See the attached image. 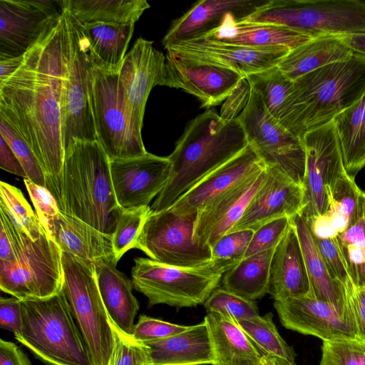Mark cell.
<instances>
[{"label": "cell", "mask_w": 365, "mask_h": 365, "mask_svg": "<svg viewBox=\"0 0 365 365\" xmlns=\"http://www.w3.org/2000/svg\"><path fill=\"white\" fill-rule=\"evenodd\" d=\"M68 34L65 16L51 25L25 54L21 67L0 83V114L19 130L40 162L46 185L64 160L63 86Z\"/></svg>", "instance_id": "1"}, {"label": "cell", "mask_w": 365, "mask_h": 365, "mask_svg": "<svg viewBox=\"0 0 365 365\" xmlns=\"http://www.w3.org/2000/svg\"><path fill=\"white\" fill-rule=\"evenodd\" d=\"M46 188L60 212L113 235L123 209L115 195L110 160L98 140L75 141L65 151L59 177Z\"/></svg>", "instance_id": "2"}, {"label": "cell", "mask_w": 365, "mask_h": 365, "mask_svg": "<svg viewBox=\"0 0 365 365\" xmlns=\"http://www.w3.org/2000/svg\"><path fill=\"white\" fill-rule=\"evenodd\" d=\"M248 145L237 119L223 120L207 109L187 125L172 153L169 178L150 207L152 212L170 207L207 174L227 162Z\"/></svg>", "instance_id": "3"}, {"label": "cell", "mask_w": 365, "mask_h": 365, "mask_svg": "<svg viewBox=\"0 0 365 365\" xmlns=\"http://www.w3.org/2000/svg\"><path fill=\"white\" fill-rule=\"evenodd\" d=\"M365 94V56L354 53L294 81L277 120L302 140Z\"/></svg>", "instance_id": "4"}, {"label": "cell", "mask_w": 365, "mask_h": 365, "mask_svg": "<svg viewBox=\"0 0 365 365\" xmlns=\"http://www.w3.org/2000/svg\"><path fill=\"white\" fill-rule=\"evenodd\" d=\"M22 329L16 340L51 365H93L67 299L61 290L43 299L21 300Z\"/></svg>", "instance_id": "5"}, {"label": "cell", "mask_w": 365, "mask_h": 365, "mask_svg": "<svg viewBox=\"0 0 365 365\" xmlns=\"http://www.w3.org/2000/svg\"><path fill=\"white\" fill-rule=\"evenodd\" d=\"M64 294L85 341L93 365H111L116 329L106 309L94 263L62 251Z\"/></svg>", "instance_id": "6"}, {"label": "cell", "mask_w": 365, "mask_h": 365, "mask_svg": "<svg viewBox=\"0 0 365 365\" xmlns=\"http://www.w3.org/2000/svg\"><path fill=\"white\" fill-rule=\"evenodd\" d=\"M242 19L312 38L365 34V0H266Z\"/></svg>", "instance_id": "7"}, {"label": "cell", "mask_w": 365, "mask_h": 365, "mask_svg": "<svg viewBox=\"0 0 365 365\" xmlns=\"http://www.w3.org/2000/svg\"><path fill=\"white\" fill-rule=\"evenodd\" d=\"M89 95L97 140L109 160L145 154L141 130L133 122L118 71L93 65Z\"/></svg>", "instance_id": "8"}, {"label": "cell", "mask_w": 365, "mask_h": 365, "mask_svg": "<svg viewBox=\"0 0 365 365\" xmlns=\"http://www.w3.org/2000/svg\"><path fill=\"white\" fill-rule=\"evenodd\" d=\"M134 262L133 286L147 297L149 307L164 304L182 308L204 304L225 273L212 262L197 268L173 267L145 257H137Z\"/></svg>", "instance_id": "9"}, {"label": "cell", "mask_w": 365, "mask_h": 365, "mask_svg": "<svg viewBox=\"0 0 365 365\" xmlns=\"http://www.w3.org/2000/svg\"><path fill=\"white\" fill-rule=\"evenodd\" d=\"M61 8L68 34L62 100V134L65 152L75 141H95L97 136L89 95L93 66L90 48L80 24L66 9Z\"/></svg>", "instance_id": "10"}, {"label": "cell", "mask_w": 365, "mask_h": 365, "mask_svg": "<svg viewBox=\"0 0 365 365\" xmlns=\"http://www.w3.org/2000/svg\"><path fill=\"white\" fill-rule=\"evenodd\" d=\"M250 144L266 167L279 169L302 186L306 152L303 140L274 118L252 88L248 104L237 118Z\"/></svg>", "instance_id": "11"}, {"label": "cell", "mask_w": 365, "mask_h": 365, "mask_svg": "<svg viewBox=\"0 0 365 365\" xmlns=\"http://www.w3.org/2000/svg\"><path fill=\"white\" fill-rule=\"evenodd\" d=\"M62 250L45 232L31 240L12 262L0 261V288L21 300L43 299L63 286Z\"/></svg>", "instance_id": "12"}, {"label": "cell", "mask_w": 365, "mask_h": 365, "mask_svg": "<svg viewBox=\"0 0 365 365\" xmlns=\"http://www.w3.org/2000/svg\"><path fill=\"white\" fill-rule=\"evenodd\" d=\"M197 214L180 215L170 207L150 212L135 249L150 259L180 268H197L211 262V247L194 240Z\"/></svg>", "instance_id": "13"}, {"label": "cell", "mask_w": 365, "mask_h": 365, "mask_svg": "<svg viewBox=\"0 0 365 365\" xmlns=\"http://www.w3.org/2000/svg\"><path fill=\"white\" fill-rule=\"evenodd\" d=\"M306 168L302 208L305 220L324 214L329 207L327 190L347 174L333 121L307 133L302 138Z\"/></svg>", "instance_id": "14"}, {"label": "cell", "mask_w": 365, "mask_h": 365, "mask_svg": "<svg viewBox=\"0 0 365 365\" xmlns=\"http://www.w3.org/2000/svg\"><path fill=\"white\" fill-rule=\"evenodd\" d=\"M61 14L58 1L0 0V58L25 55Z\"/></svg>", "instance_id": "15"}, {"label": "cell", "mask_w": 365, "mask_h": 365, "mask_svg": "<svg viewBox=\"0 0 365 365\" xmlns=\"http://www.w3.org/2000/svg\"><path fill=\"white\" fill-rule=\"evenodd\" d=\"M274 307L280 322L288 329L322 341L359 339L347 306L341 309L308 295L274 301Z\"/></svg>", "instance_id": "16"}, {"label": "cell", "mask_w": 365, "mask_h": 365, "mask_svg": "<svg viewBox=\"0 0 365 365\" xmlns=\"http://www.w3.org/2000/svg\"><path fill=\"white\" fill-rule=\"evenodd\" d=\"M165 49L183 57L234 71L243 77L277 66L290 49L252 48L210 41L203 36L174 43Z\"/></svg>", "instance_id": "17"}, {"label": "cell", "mask_w": 365, "mask_h": 365, "mask_svg": "<svg viewBox=\"0 0 365 365\" xmlns=\"http://www.w3.org/2000/svg\"><path fill=\"white\" fill-rule=\"evenodd\" d=\"M117 202L122 209L148 206L163 190L169 178L168 157L147 152L130 158L110 160Z\"/></svg>", "instance_id": "18"}, {"label": "cell", "mask_w": 365, "mask_h": 365, "mask_svg": "<svg viewBox=\"0 0 365 365\" xmlns=\"http://www.w3.org/2000/svg\"><path fill=\"white\" fill-rule=\"evenodd\" d=\"M165 86L182 89L197 97L202 107L224 102L243 79L227 68L194 61L167 51Z\"/></svg>", "instance_id": "19"}, {"label": "cell", "mask_w": 365, "mask_h": 365, "mask_svg": "<svg viewBox=\"0 0 365 365\" xmlns=\"http://www.w3.org/2000/svg\"><path fill=\"white\" fill-rule=\"evenodd\" d=\"M165 56L155 49L153 41L142 37L125 55L118 71L133 122L142 130L145 108L155 86H165Z\"/></svg>", "instance_id": "20"}, {"label": "cell", "mask_w": 365, "mask_h": 365, "mask_svg": "<svg viewBox=\"0 0 365 365\" xmlns=\"http://www.w3.org/2000/svg\"><path fill=\"white\" fill-rule=\"evenodd\" d=\"M266 165L250 145L195 184L170 207L180 215L197 214Z\"/></svg>", "instance_id": "21"}, {"label": "cell", "mask_w": 365, "mask_h": 365, "mask_svg": "<svg viewBox=\"0 0 365 365\" xmlns=\"http://www.w3.org/2000/svg\"><path fill=\"white\" fill-rule=\"evenodd\" d=\"M264 181L253 195L242 216L230 232L251 230L282 217H292L300 212L302 186L274 167H266Z\"/></svg>", "instance_id": "22"}, {"label": "cell", "mask_w": 365, "mask_h": 365, "mask_svg": "<svg viewBox=\"0 0 365 365\" xmlns=\"http://www.w3.org/2000/svg\"><path fill=\"white\" fill-rule=\"evenodd\" d=\"M267 175L266 168L248 178L197 213L194 240L212 247L242 216Z\"/></svg>", "instance_id": "23"}, {"label": "cell", "mask_w": 365, "mask_h": 365, "mask_svg": "<svg viewBox=\"0 0 365 365\" xmlns=\"http://www.w3.org/2000/svg\"><path fill=\"white\" fill-rule=\"evenodd\" d=\"M200 36L227 44L290 50L313 38L284 26L239 19L232 13L227 14L217 27Z\"/></svg>", "instance_id": "24"}, {"label": "cell", "mask_w": 365, "mask_h": 365, "mask_svg": "<svg viewBox=\"0 0 365 365\" xmlns=\"http://www.w3.org/2000/svg\"><path fill=\"white\" fill-rule=\"evenodd\" d=\"M269 294L274 301L313 296L299 238L292 220L272 256Z\"/></svg>", "instance_id": "25"}, {"label": "cell", "mask_w": 365, "mask_h": 365, "mask_svg": "<svg viewBox=\"0 0 365 365\" xmlns=\"http://www.w3.org/2000/svg\"><path fill=\"white\" fill-rule=\"evenodd\" d=\"M266 0H202L175 19L162 40L165 48L174 43L199 37L217 27L229 13L239 19L250 15Z\"/></svg>", "instance_id": "26"}, {"label": "cell", "mask_w": 365, "mask_h": 365, "mask_svg": "<svg viewBox=\"0 0 365 365\" xmlns=\"http://www.w3.org/2000/svg\"><path fill=\"white\" fill-rule=\"evenodd\" d=\"M113 255L94 262L98 289L106 309L115 329L132 336L139 303L132 291V282L116 268Z\"/></svg>", "instance_id": "27"}, {"label": "cell", "mask_w": 365, "mask_h": 365, "mask_svg": "<svg viewBox=\"0 0 365 365\" xmlns=\"http://www.w3.org/2000/svg\"><path fill=\"white\" fill-rule=\"evenodd\" d=\"M362 193L348 174L339 178L327 190V212L305 220L312 236L317 239L333 238L346 230L363 212Z\"/></svg>", "instance_id": "28"}, {"label": "cell", "mask_w": 365, "mask_h": 365, "mask_svg": "<svg viewBox=\"0 0 365 365\" xmlns=\"http://www.w3.org/2000/svg\"><path fill=\"white\" fill-rule=\"evenodd\" d=\"M152 365H205L213 363L209 331L205 321L183 332L145 344Z\"/></svg>", "instance_id": "29"}, {"label": "cell", "mask_w": 365, "mask_h": 365, "mask_svg": "<svg viewBox=\"0 0 365 365\" xmlns=\"http://www.w3.org/2000/svg\"><path fill=\"white\" fill-rule=\"evenodd\" d=\"M205 322L210 334L212 365H260L264 356L237 322L220 313L207 312Z\"/></svg>", "instance_id": "30"}, {"label": "cell", "mask_w": 365, "mask_h": 365, "mask_svg": "<svg viewBox=\"0 0 365 365\" xmlns=\"http://www.w3.org/2000/svg\"><path fill=\"white\" fill-rule=\"evenodd\" d=\"M354 52L339 36L311 38L290 50L277 65L293 81L330 63L349 58Z\"/></svg>", "instance_id": "31"}, {"label": "cell", "mask_w": 365, "mask_h": 365, "mask_svg": "<svg viewBox=\"0 0 365 365\" xmlns=\"http://www.w3.org/2000/svg\"><path fill=\"white\" fill-rule=\"evenodd\" d=\"M53 238L62 251L85 261L94 263L98 259L113 255L112 235L64 212H60Z\"/></svg>", "instance_id": "32"}, {"label": "cell", "mask_w": 365, "mask_h": 365, "mask_svg": "<svg viewBox=\"0 0 365 365\" xmlns=\"http://www.w3.org/2000/svg\"><path fill=\"white\" fill-rule=\"evenodd\" d=\"M291 220L297 233L313 297L345 309L343 286L330 275L307 222L299 213Z\"/></svg>", "instance_id": "33"}, {"label": "cell", "mask_w": 365, "mask_h": 365, "mask_svg": "<svg viewBox=\"0 0 365 365\" xmlns=\"http://www.w3.org/2000/svg\"><path fill=\"white\" fill-rule=\"evenodd\" d=\"M134 25L133 23L80 24L95 66L119 71L126 55Z\"/></svg>", "instance_id": "34"}, {"label": "cell", "mask_w": 365, "mask_h": 365, "mask_svg": "<svg viewBox=\"0 0 365 365\" xmlns=\"http://www.w3.org/2000/svg\"><path fill=\"white\" fill-rule=\"evenodd\" d=\"M344 166L353 180L365 166V94L333 120Z\"/></svg>", "instance_id": "35"}, {"label": "cell", "mask_w": 365, "mask_h": 365, "mask_svg": "<svg viewBox=\"0 0 365 365\" xmlns=\"http://www.w3.org/2000/svg\"><path fill=\"white\" fill-rule=\"evenodd\" d=\"M61 6L81 24H135L150 7L145 0H61Z\"/></svg>", "instance_id": "36"}, {"label": "cell", "mask_w": 365, "mask_h": 365, "mask_svg": "<svg viewBox=\"0 0 365 365\" xmlns=\"http://www.w3.org/2000/svg\"><path fill=\"white\" fill-rule=\"evenodd\" d=\"M275 249L245 257L223 274V287L252 301L269 294V269Z\"/></svg>", "instance_id": "37"}, {"label": "cell", "mask_w": 365, "mask_h": 365, "mask_svg": "<svg viewBox=\"0 0 365 365\" xmlns=\"http://www.w3.org/2000/svg\"><path fill=\"white\" fill-rule=\"evenodd\" d=\"M272 318L273 314L269 312L237 322L264 356H277L297 365L294 349L281 336Z\"/></svg>", "instance_id": "38"}, {"label": "cell", "mask_w": 365, "mask_h": 365, "mask_svg": "<svg viewBox=\"0 0 365 365\" xmlns=\"http://www.w3.org/2000/svg\"><path fill=\"white\" fill-rule=\"evenodd\" d=\"M0 209L32 240H38L45 232L21 191L4 181L0 182Z\"/></svg>", "instance_id": "39"}, {"label": "cell", "mask_w": 365, "mask_h": 365, "mask_svg": "<svg viewBox=\"0 0 365 365\" xmlns=\"http://www.w3.org/2000/svg\"><path fill=\"white\" fill-rule=\"evenodd\" d=\"M261 97L266 108L277 119L294 81L274 66L246 77Z\"/></svg>", "instance_id": "40"}, {"label": "cell", "mask_w": 365, "mask_h": 365, "mask_svg": "<svg viewBox=\"0 0 365 365\" xmlns=\"http://www.w3.org/2000/svg\"><path fill=\"white\" fill-rule=\"evenodd\" d=\"M355 285H365V220L363 215L337 236Z\"/></svg>", "instance_id": "41"}, {"label": "cell", "mask_w": 365, "mask_h": 365, "mask_svg": "<svg viewBox=\"0 0 365 365\" xmlns=\"http://www.w3.org/2000/svg\"><path fill=\"white\" fill-rule=\"evenodd\" d=\"M150 212L149 205L122 210L112 235L113 256L117 263L126 252L136 248L138 237Z\"/></svg>", "instance_id": "42"}, {"label": "cell", "mask_w": 365, "mask_h": 365, "mask_svg": "<svg viewBox=\"0 0 365 365\" xmlns=\"http://www.w3.org/2000/svg\"><path fill=\"white\" fill-rule=\"evenodd\" d=\"M0 135L6 141L23 166L29 180L46 187L45 172L35 153L19 132L3 115L0 114Z\"/></svg>", "instance_id": "43"}, {"label": "cell", "mask_w": 365, "mask_h": 365, "mask_svg": "<svg viewBox=\"0 0 365 365\" xmlns=\"http://www.w3.org/2000/svg\"><path fill=\"white\" fill-rule=\"evenodd\" d=\"M207 312H217L236 322L259 315L255 301L242 297L225 287H217L203 304Z\"/></svg>", "instance_id": "44"}, {"label": "cell", "mask_w": 365, "mask_h": 365, "mask_svg": "<svg viewBox=\"0 0 365 365\" xmlns=\"http://www.w3.org/2000/svg\"><path fill=\"white\" fill-rule=\"evenodd\" d=\"M253 234L251 230L225 234L211 247V262L225 272L229 271L245 258Z\"/></svg>", "instance_id": "45"}, {"label": "cell", "mask_w": 365, "mask_h": 365, "mask_svg": "<svg viewBox=\"0 0 365 365\" xmlns=\"http://www.w3.org/2000/svg\"><path fill=\"white\" fill-rule=\"evenodd\" d=\"M320 365H365V339L323 341Z\"/></svg>", "instance_id": "46"}, {"label": "cell", "mask_w": 365, "mask_h": 365, "mask_svg": "<svg viewBox=\"0 0 365 365\" xmlns=\"http://www.w3.org/2000/svg\"><path fill=\"white\" fill-rule=\"evenodd\" d=\"M24 182L42 227L49 237L54 239L55 225L60 214L56 200L46 187L28 179H24Z\"/></svg>", "instance_id": "47"}, {"label": "cell", "mask_w": 365, "mask_h": 365, "mask_svg": "<svg viewBox=\"0 0 365 365\" xmlns=\"http://www.w3.org/2000/svg\"><path fill=\"white\" fill-rule=\"evenodd\" d=\"M290 225V217H282L261 226L254 232L245 257L276 247Z\"/></svg>", "instance_id": "48"}, {"label": "cell", "mask_w": 365, "mask_h": 365, "mask_svg": "<svg viewBox=\"0 0 365 365\" xmlns=\"http://www.w3.org/2000/svg\"><path fill=\"white\" fill-rule=\"evenodd\" d=\"M189 327L140 315L134 326L132 337L139 342L147 344L183 332Z\"/></svg>", "instance_id": "49"}, {"label": "cell", "mask_w": 365, "mask_h": 365, "mask_svg": "<svg viewBox=\"0 0 365 365\" xmlns=\"http://www.w3.org/2000/svg\"><path fill=\"white\" fill-rule=\"evenodd\" d=\"M0 261H14L31 240L0 209Z\"/></svg>", "instance_id": "50"}, {"label": "cell", "mask_w": 365, "mask_h": 365, "mask_svg": "<svg viewBox=\"0 0 365 365\" xmlns=\"http://www.w3.org/2000/svg\"><path fill=\"white\" fill-rule=\"evenodd\" d=\"M116 346L111 365H152L145 344L116 329Z\"/></svg>", "instance_id": "51"}, {"label": "cell", "mask_w": 365, "mask_h": 365, "mask_svg": "<svg viewBox=\"0 0 365 365\" xmlns=\"http://www.w3.org/2000/svg\"><path fill=\"white\" fill-rule=\"evenodd\" d=\"M312 237L331 277L341 284L351 279L337 237L328 239Z\"/></svg>", "instance_id": "52"}, {"label": "cell", "mask_w": 365, "mask_h": 365, "mask_svg": "<svg viewBox=\"0 0 365 365\" xmlns=\"http://www.w3.org/2000/svg\"><path fill=\"white\" fill-rule=\"evenodd\" d=\"M346 304L354 319L359 339H365V285H355L351 279L343 284Z\"/></svg>", "instance_id": "53"}, {"label": "cell", "mask_w": 365, "mask_h": 365, "mask_svg": "<svg viewBox=\"0 0 365 365\" xmlns=\"http://www.w3.org/2000/svg\"><path fill=\"white\" fill-rule=\"evenodd\" d=\"M251 92L252 86L248 80L244 78L224 101L220 117L225 121L237 119L248 104Z\"/></svg>", "instance_id": "54"}, {"label": "cell", "mask_w": 365, "mask_h": 365, "mask_svg": "<svg viewBox=\"0 0 365 365\" xmlns=\"http://www.w3.org/2000/svg\"><path fill=\"white\" fill-rule=\"evenodd\" d=\"M0 327L16 336L22 329L21 300L14 297L0 299Z\"/></svg>", "instance_id": "55"}, {"label": "cell", "mask_w": 365, "mask_h": 365, "mask_svg": "<svg viewBox=\"0 0 365 365\" xmlns=\"http://www.w3.org/2000/svg\"><path fill=\"white\" fill-rule=\"evenodd\" d=\"M0 168L11 174L27 178L18 158L6 141L0 135Z\"/></svg>", "instance_id": "56"}, {"label": "cell", "mask_w": 365, "mask_h": 365, "mask_svg": "<svg viewBox=\"0 0 365 365\" xmlns=\"http://www.w3.org/2000/svg\"><path fill=\"white\" fill-rule=\"evenodd\" d=\"M0 365H32L27 356L13 342L0 340Z\"/></svg>", "instance_id": "57"}, {"label": "cell", "mask_w": 365, "mask_h": 365, "mask_svg": "<svg viewBox=\"0 0 365 365\" xmlns=\"http://www.w3.org/2000/svg\"><path fill=\"white\" fill-rule=\"evenodd\" d=\"M25 55L14 58H0V83L5 82L22 65Z\"/></svg>", "instance_id": "58"}, {"label": "cell", "mask_w": 365, "mask_h": 365, "mask_svg": "<svg viewBox=\"0 0 365 365\" xmlns=\"http://www.w3.org/2000/svg\"><path fill=\"white\" fill-rule=\"evenodd\" d=\"M354 53L365 56V34L339 36Z\"/></svg>", "instance_id": "59"}, {"label": "cell", "mask_w": 365, "mask_h": 365, "mask_svg": "<svg viewBox=\"0 0 365 365\" xmlns=\"http://www.w3.org/2000/svg\"><path fill=\"white\" fill-rule=\"evenodd\" d=\"M260 365H292L283 359L277 356H264Z\"/></svg>", "instance_id": "60"}, {"label": "cell", "mask_w": 365, "mask_h": 365, "mask_svg": "<svg viewBox=\"0 0 365 365\" xmlns=\"http://www.w3.org/2000/svg\"><path fill=\"white\" fill-rule=\"evenodd\" d=\"M362 208H363V215L365 220V192L363 191L362 193Z\"/></svg>", "instance_id": "61"}]
</instances>
